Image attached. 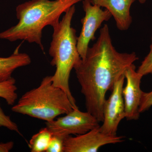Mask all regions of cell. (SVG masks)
Segmentation results:
<instances>
[{"mask_svg":"<svg viewBox=\"0 0 152 152\" xmlns=\"http://www.w3.org/2000/svg\"><path fill=\"white\" fill-rule=\"evenodd\" d=\"M97 119L89 112L73 109L65 115L51 121L46 122V127L53 135L68 137L70 135L83 134L100 127Z\"/></svg>","mask_w":152,"mask_h":152,"instance_id":"obj_5","label":"cell"},{"mask_svg":"<svg viewBox=\"0 0 152 152\" xmlns=\"http://www.w3.org/2000/svg\"><path fill=\"white\" fill-rule=\"evenodd\" d=\"M126 84L123 88V96L125 106L126 118L128 121L139 119L140 113L139 107L143 91L140 88L143 76L136 70L134 64L125 71Z\"/></svg>","mask_w":152,"mask_h":152,"instance_id":"obj_9","label":"cell"},{"mask_svg":"<svg viewBox=\"0 0 152 152\" xmlns=\"http://www.w3.org/2000/svg\"><path fill=\"white\" fill-rule=\"evenodd\" d=\"M138 1L141 4H143L147 0H138Z\"/></svg>","mask_w":152,"mask_h":152,"instance_id":"obj_19","label":"cell"},{"mask_svg":"<svg viewBox=\"0 0 152 152\" xmlns=\"http://www.w3.org/2000/svg\"><path fill=\"white\" fill-rule=\"evenodd\" d=\"M85 17L82 19V28L77 38V48L82 59L86 58L89 44L95 39V34L102 23L107 21L112 15L108 10H102L101 7L93 4L91 0H83Z\"/></svg>","mask_w":152,"mask_h":152,"instance_id":"obj_6","label":"cell"},{"mask_svg":"<svg viewBox=\"0 0 152 152\" xmlns=\"http://www.w3.org/2000/svg\"><path fill=\"white\" fill-rule=\"evenodd\" d=\"M99 127L83 134L68 137L64 142V152H98L104 145L119 143L124 140V137L107 134Z\"/></svg>","mask_w":152,"mask_h":152,"instance_id":"obj_8","label":"cell"},{"mask_svg":"<svg viewBox=\"0 0 152 152\" xmlns=\"http://www.w3.org/2000/svg\"><path fill=\"white\" fill-rule=\"evenodd\" d=\"M1 127L7 128L10 130L14 131L21 135L18 125L12 121L10 117L6 115L0 103V127Z\"/></svg>","mask_w":152,"mask_h":152,"instance_id":"obj_15","label":"cell"},{"mask_svg":"<svg viewBox=\"0 0 152 152\" xmlns=\"http://www.w3.org/2000/svg\"><path fill=\"white\" fill-rule=\"evenodd\" d=\"M66 138L53 135L46 152H64V142Z\"/></svg>","mask_w":152,"mask_h":152,"instance_id":"obj_16","label":"cell"},{"mask_svg":"<svg viewBox=\"0 0 152 152\" xmlns=\"http://www.w3.org/2000/svg\"><path fill=\"white\" fill-rule=\"evenodd\" d=\"M14 143L10 141L0 143V152H8L13 148Z\"/></svg>","mask_w":152,"mask_h":152,"instance_id":"obj_18","label":"cell"},{"mask_svg":"<svg viewBox=\"0 0 152 152\" xmlns=\"http://www.w3.org/2000/svg\"><path fill=\"white\" fill-rule=\"evenodd\" d=\"M83 0H29L16 8L18 22L0 33V39L10 42L27 41L37 44L44 50L42 31L48 26L52 27L60 21L61 15L72 6Z\"/></svg>","mask_w":152,"mask_h":152,"instance_id":"obj_2","label":"cell"},{"mask_svg":"<svg viewBox=\"0 0 152 152\" xmlns=\"http://www.w3.org/2000/svg\"><path fill=\"white\" fill-rule=\"evenodd\" d=\"M53 136L46 127L41 129L30 139L28 146L31 151L46 152Z\"/></svg>","mask_w":152,"mask_h":152,"instance_id":"obj_12","label":"cell"},{"mask_svg":"<svg viewBox=\"0 0 152 152\" xmlns=\"http://www.w3.org/2000/svg\"><path fill=\"white\" fill-rule=\"evenodd\" d=\"M149 53L144 58L137 70V72L143 77L149 74L152 75V35Z\"/></svg>","mask_w":152,"mask_h":152,"instance_id":"obj_14","label":"cell"},{"mask_svg":"<svg viewBox=\"0 0 152 152\" xmlns=\"http://www.w3.org/2000/svg\"><path fill=\"white\" fill-rule=\"evenodd\" d=\"M75 6L71 7L58 23L53 27V32L49 53L51 65L56 70L52 76L53 85L62 89L67 95L74 109L78 108L69 85L71 71L81 60L77 48L76 31L71 26Z\"/></svg>","mask_w":152,"mask_h":152,"instance_id":"obj_3","label":"cell"},{"mask_svg":"<svg viewBox=\"0 0 152 152\" xmlns=\"http://www.w3.org/2000/svg\"><path fill=\"white\" fill-rule=\"evenodd\" d=\"M73 109L66 94L53 85L52 76H47L39 86L24 94L12 110L49 122Z\"/></svg>","mask_w":152,"mask_h":152,"instance_id":"obj_4","label":"cell"},{"mask_svg":"<svg viewBox=\"0 0 152 152\" xmlns=\"http://www.w3.org/2000/svg\"><path fill=\"white\" fill-rule=\"evenodd\" d=\"M139 59L134 52L121 53L113 45L108 26L100 29L97 40L89 47L86 58L74 67L85 99L87 111L99 122L104 119L106 94L125 71Z\"/></svg>","mask_w":152,"mask_h":152,"instance_id":"obj_1","label":"cell"},{"mask_svg":"<svg viewBox=\"0 0 152 152\" xmlns=\"http://www.w3.org/2000/svg\"><path fill=\"white\" fill-rule=\"evenodd\" d=\"M152 106V91L149 92H143L139 107L140 113H142L148 110Z\"/></svg>","mask_w":152,"mask_h":152,"instance_id":"obj_17","label":"cell"},{"mask_svg":"<svg viewBox=\"0 0 152 152\" xmlns=\"http://www.w3.org/2000/svg\"><path fill=\"white\" fill-rule=\"evenodd\" d=\"M18 90L16 80L12 77L4 81L0 82V98L4 99L9 105H13L18 99Z\"/></svg>","mask_w":152,"mask_h":152,"instance_id":"obj_13","label":"cell"},{"mask_svg":"<svg viewBox=\"0 0 152 152\" xmlns=\"http://www.w3.org/2000/svg\"><path fill=\"white\" fill-rule=\"evenodd\" d=\"M13 53L7 57H0V82L12 77V74L18 68L29 65L31 62L30 56L25 53H20L19 48Z\"/></svg>","mask_w":152,"mask_h":152,"instance_id":"obj_11","label":"cell"},{"mask_svg":"<svg viewBox=\"0 0 152 152\" xmlns=\"http://www.w3.org/2000/svg\"><path fill=\"white\" fill-rule=\"evenodd\" d=\"M136 0H91L93 4L104 7L113 17L117 28L122 31L127 30L132 19L130 14L131 6Z\"/></svg>","mask_w":152,"mask_h":152,"instance_id":"obj_10","label":"cell"},{"mask_svg":"<svg viewBox=\"0 0 152 152\" xmlns=\"http://www.w3.org/2000/svg\"><path fill=\"white\" fill-rule=\"evenodd\" d=\"M124 81L125 76L123 75L115 83L110 96L104 103V119L99 129L107 134L116 135L119 125L126 117L123 96Z\"/></svg>","mask_w":152,"mask_h":152,"instance_id":"obj_7","label":"cell"}]
</instances>
